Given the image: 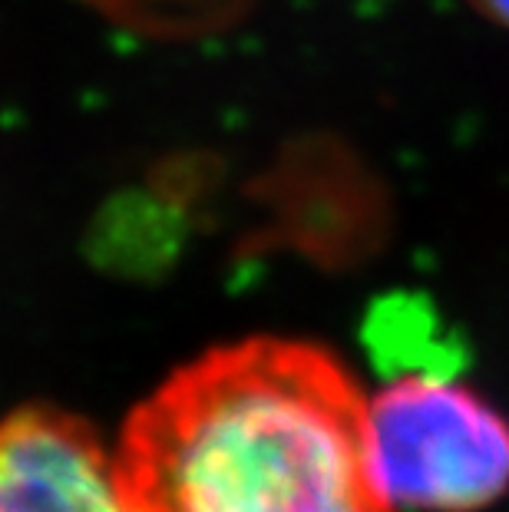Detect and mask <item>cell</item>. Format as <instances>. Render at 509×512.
<instances>
[{
  "label": "cell",
  "mask_w": 509,
  "mask_h": 512,
  "mask_svg": "<svg viewBox=\"0 0 509 512\" xmlns=\"http://www.w3.org/2000/svg\"><path fill=\"white\" fill-rule=\"evenodd\" d=\"M387 499L417 512H483L509 493V420L450 374H400L371 397Z\"/></svg>",
  "instance_id": "7a4b0ae2"
},
{
  "label": "cell",
  "mask_w": 509,
  "mask_h": 512,
  "mask_svg": "<svg viewBox=\"0 0 509 512\" xmlns=\"http://www.w3.org/2000/svg\"><path fill=\"white\" fill-rule=\"evenodd\" d=\"M0 512H126L116 460L70 413H10L0 420Z\"/></svg>",
  "instance_id": "3957f363"
},
{
  "label": "cell",
  "mask_w": 509,
  "mask_h": 512,
  "mask_svg": "<svg viewBox=\"0 0 509 512\" xmlns=\"http://www.w3.org/2000/svg\"><path fill=\"white\" fill-rule=\"evenodd\" d=\"M96 4L110 7L113 14L136 20L139 27H159V30H176V27H202L212 24L238 7L242 0H96Z\"/></svg>",
  "instance_id": "277c9868"
},
{
  "label": "cell",
  "mask_w": 509,
  "mask_h": 512,
  "mask_svg": "<svg viewBox=\"0 0 509 512\" xmlns=\"http://www.w3.org/2000/svg\"><path fill=\"white\" fill-rule=\"evenodd\" d=\"M126 512H397L371 397L331 351L252 337L179 367L126 420Z\"/></svg>",
  "instance_id": "6da1fadb"
},
{
  "label": "cell",
  "mask_w": 509,
  "mask_h": 512,
  "mask_svg": "<svg viewBox=\"0 0 509 512\" xmlns=\"http://www.w3.org/2000/svg\"><path fill=\"white\" fill-rule=\"evenodd\" d=\"M480 17L493 20V24L509 27V0H467Z\"/></svg>",
  "instance_id": "5b68a950"
}]
</instances>
